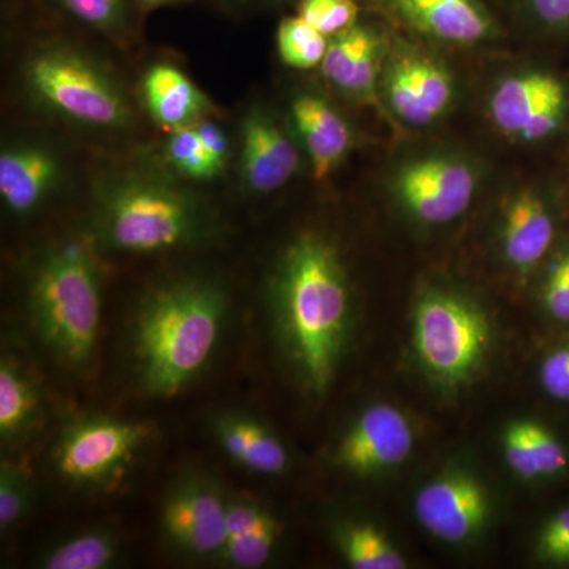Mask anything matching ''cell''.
Segmentation results:
<instances>
[{
    "label": "cell",
    "mask_w": 569,
    "mask_h": 569,
    "mask_svg": "<svg viewBox=\"0 0 569 569\" xmlns=\"http://www.w3.org/2000/svg\"><path fill=\"white\" fill-rule=\"evenodd\" d=\"M284 118L317 181H325L339 170L358 144L355 129L346 116L321 93L296 92L288 102Z\"/></svg>",
    "instance_id": "obj_18"
},
{
    "label": "cell",
    "mask_w": 569,
    "mask_h": 569,
    "mask_svg": "<svg viewBox=\"0 0 569 569\" xmlns=\"http://www.w3.org/2000/svg\"><path fill=\"white\" fill-rule=\"evenodd\" d=\"M415 512L422 529L432 537L458 545L485 529L489 497L477 478L451 471L422 486L415 500Z\"/></svg>",
    "instance_id": "obj_15"
},
{
    "label": "cell",
    "mask_w": 569,
    "mask_h": 569,
    "mask_svg": "<svg viewBox=\"0 0 569 569\" xmlns=\"http://www.w3.org/2000/svg\"><path fill=\"white\" fill-rule=\"evenodd\" d=\"M223 9L233 11H249L260 9H271V7L283 6V3L293 2V0H213ZM298 2V0H296Z\"/></svg>",
    "instance_id": "obj_37"
},
{
    "label": "cell",
    "mask_w": 569,
    "mask_h": 569,
    "mask_svg": "<svg viewBox=\"0 0 569 569\" xmlns=\"http://www.w3.org/2000/svg\"><path fill=\"white\" fill-rule=\"evenodd\" d=\"M482 173L470 157L430 152L411 157L396 168L391 192L417 222L447 224L470 209L481 187Z\"/></svg>",
    "instance_id": "obj_10"
},
{
    "label": "cell",
    "mask_w": 569,
    "mask_h": 569,
    "mask_svg": "<svg viewBox=\"0 0 569 569\" xmlns=\"http://www.w3.org/2000/svg\"><path fill=\"white\" fill-rule=\"evenodd\" d=\"M138 9L156 10L163 9V7L179 6V3L189 2V0H133Z\"/></svg>",
    "instance_id": "obj_38"
},
{
    "label": "cell",
    "mask_w": 569,
    "mask_h": 569,
    "mask_svg": "<svg viewBox=\"0 0 569 569\" xmlns=\"http://www.w3.org/2000/svg\"><path fill=\"white\" fill-rule=\"evenodd\" d=\"M84 28L119 41L129 40L134 29L133 0H54ZM138 9V7H137Z\"/></svg>",
    "instance_id": "obj_27"
},
{
    "label": "cell",
    "mask_w": 569,
    "mask_h": 569,
    "mask_svg": "<svg viewBox=\"0 0 569 569\" xmlns=\"http://www.w3.org/2000/svg\"><path fill=\"white\" fill-rule=\"evenodd\" d=\"M392 39L383 24L361 20L336 33L320 66L325 81L343 99L388 116L381 103L380 80Z\"/></svg>",
    "instance_id": "obj_13"
},
{
    "label": "cell",
    "mask_w": 569,
    "mask_h": 569,
    "mask_svg": "<svg viewBox=\"0 0 569 569\" xmlns=\"http://www.w3.org/2000/svg\"><path fill=\"white\" fill-rule=\"evenodd\" d=\"M302 156L287 118L263 102L246 108L236 142V171L246 192H279L301 171Z\"/></svg>",
    "instance_id": "obj_11"
},
{
    "label": "cell",
    "mask_w": 569,
    "mask_h": 569,
    "mask_svg": "<svg viewBox=\"0 0 569 569\" xmlns=\"http://www.w3.org/2000/svg\"><path fill=\"white\" fill-rule=\"evenodd\" d=\"M413 443L406 415L388 403H377L348 429L337 448V463L358 477H369L406 462Z\"/></svg>",
    "instance_id": "obj_16"
},
{
    "label": "cell",
    "mask_w": 569,
    "mask_h": 569,
    "mask_svg": "<svg viewBox=\"0 0 569 569\" xmlns=\"http://www.w3.org/2000/svg\"><path fill=\"white\" fill-rule=\"evenodd\" d=\"M422 39L455 48L488 44L500 26L482 0H359Z\"/></svg>",
    "instance_id": "obj_12"
},
{
    "label": "cell",
    "mask_w": 569,
    "mask_h": 569,
    "mask_svg": "<svg viewBox=\"0 0 569 569\" xmlns=\"http://www.w3.org/2000/svg\"><path fill=\"white\" fill-rule=\"evenodd\" d=\"M541 296L549 316L569 325V242H565L550 258Z\"/></svg>",
    "instance_id": "obj_32"
},
{
    "label": "cell",
    "mask_w": 569,
    "mask_h": 569,
    "mask_svg": "<svg viewBox=\"0 0 569 569\" xmlns=\"http://www.w3.org/2000/svg\"><path fill=\"white\" fill-rule=\"evenodd\" d=\"M520 21L538 36H569V0H509Z\"/></svg>",
    "instance_id": "obj_29"
},
{
    "label": "cell",
    "mask_w": 569,
    "mask_h": 569,
    "mask_svg": "<svg viewBox=\"0 0 569 569\" xmlns=\"http://www.w3.org/2000/svg\"><path fill=\"white\" fill-rule=\"evenodd\" d=\"M118 539L110 531H84L61 542L41 559L48 569H102L118 559Z\"/></svg>",
    "instance_id": "obj_26"
},
{
    "label": "cell",
    "mask_w": 569,
    "mask_h": 569,
    "mask_svg": "<svg viewBox=\"0 0 569 569\" xmlns=\"http://www.w3.org/2000/svg\"><path fill=\"white\" fill-rule=\"evenodd\" d=\"M31 481L20 466L2 462L0 468V527L9 530L28 512Z\"/></svg>",
    "instance_id": "obj_31"
},
{
    "label": "cell",
    "mask_w": 569,
    "mask_h": 569,
    "mask_svg": "<svg viewBox=\"0 0 569 569\" xmlns=\"http://www.w3.org/2000/svg\"><path fill=\"white\" fill-rule=\"evenodd\" d=\"M21 89L37 111L93 134H122L137 126L121 78L92 52L66 40H44L21 66Z\"/></svg>",
    "instance_id": "obj_4"
},
{
    "label": "cell",
    "mask_w": 569,
    "mask_h": 569,
    "mask_svg": "<svg viewBox=\"0 0 569 569\" xmlns=\"http://www.w3.org/2000/svg\"><path fill=\"white\" fill-rule=\"evenodd\" d=\"M359 0H298V14L331 39L359 21Z\"/></svg>",
    "instance_id": "obj_30"
},
{
    "label": "cell",
    "mask_w": 569,
    "mask_h": 569,
    "mask_svg": "<svg viewBox=\"0 0 569 569\" xmlns=\"http://www.w3.org/2000/svg\"><path fill=\"white\" fill-rule=\"evenodd\" d=\"M531 455L537 463L539 478L559 475L569 466L567 449L559 438L538 422L523 421Z\"/></svg>",
    "instance_id": "obj_33"
},
{
    "label": "cell",
    "mask_w": 569,
    "mask_h": 569,
    "mask_svg": "<svg viewBox=\"0 0 569 569\" xmlns=\"http://www.w3.org/2000/svg\"><path fill=\"white\" fill-rule=\"evenodd\" d=\"M152 430L146 422L108 417L74 419L52 452L59 477L78 488H104L129 470Z\"/></svg>",
    "instance_id": "obj_7"
},
{
    "label": "cell",
    "mask_w": 569,
    "mask_h": 569,
    "mask_svg": "<svg viewBox=\"0 0 569 569\" xmlns=\"http://www.w3.org/2000/svg\"><path fill=\"white\" fill-rule=\"evenodd\" d=\"M337 545L343 559L356 569H403L407 560L370 523L347 522L337 531Z\"/></svg>",
    "instance_id": "obj_25"
},
{
    "label": "cell",
    "mask_w": 569,
    "mask_h": 569,
    "mask_svg": "<svg viewBox=\"0 0 569 569\" xmlns=\"http://www.w3.org/2000/svg\"><path fill=\"white\" fill-rule=\"evenodd\" d=\"M228 500L211 479L187 475L163 498L160 526L176 549L192 557L222 553Z\"/></svg>",
    "instance_id": "obj_14"
},
{
    "label": "cell",
    "mask_w": 569,
    "mask_h": 569,
    "mask_svg": "<svg viewBox=\"0 0 569 569\" xmlns=\"http://www.w3.org/2000/svg\"><path fill=\"white\" fill-rule=\"evenodd\" d=\"M276 44L280 61L284 66L295 70H312L323 62L329 37L296 14L279 22Z\"/></svg>",
    "instance_id": "obj_28"
},
{
    "label": "cell",
    "mask_w": 569,
    "mask_h": 569,
    "mask_svg": "<svg viewBox=\"0 0 569 569\" xmlns=\"http://www.w3.org/2000/svg\"><path fill=\"white\" fill-rule=\"evenodd\" d=\"M539 380L546 395L569 402V346L557 348L546 356L539 369Z\"/></svg>",
    "instance_id": "obj_35"
},
{
    "label": "cell",
    "mask_w": 569,
    "mask_h": 569,
    "mask_svg": "<svg viewBox=\"0 0 569 569\" xmlns=\"http://www.w3.org/2000/svg\"><path fill=\"white\" fill-rule=\"evenodd\" d=\"M490 325L462 296L429 291L415 310L413 343L421 365L441 383L456 387L477 373L489 348Z\"/></svg>",
    "instance_id": "obj_6"
},
{
    "label": "cell",
    "mask_w": 569,
    "mask_h": 569,
    "mask_svg": "<svg viewBox=\"0 0 569 569\" xmlns=\"http://www.w3.org/2000/svg\"><path fill=\"white\" fill-rule=\"evenodd\" d=\"M58 149L39 140H17L0 152V201L14 217L32 216L58 192L63 179Z\"/></svg>",
    "instance_id": "obj_17"
},
{
    "label": "cell",
    "mask_w": 569,
    "mask_h": 569,
    "mask_svg": "<svg viewBox=\"0 0 569 569\" xmlns=\"http://www.w3.org/2000/svg\"><path fill=\"white\" fill-rule=\"evenodd\" d=\"M227 295L204 276L167 280L146 296L133 328V355L141 387L170 397L208 366L222 336Z\"/></svg>",
    "instance_id": "obj_3"
},
{
    "label": "cell",
    "mask_w": 569,
    "mask_h": 569,
    "mask_svg": "<svg viewBox=\"0 0 569 569\" xmlns=\"http://www.w3.org/2000/svg\"><path fill=\"white\" fill-rule=\"evenodd\" d=\"M556 234V206L542 187L526 186L509 198L501 224V250L520 276H529L548 257Z\"/></svg>",
    "instance_id": "obj_19"
},
{
    "label": "cell",
    "mask_w": 569,
    "mask_h": 569,
    "mask_svg": "<svg viewBox=\"0 0 569 569\" xmlns=\"http://www.w3.org/2000/svg\"><path fill=\"white\" fill-rule=\"evenodd\" d=\"M539 559L553 565H569V507L553 515L538 537Z\"/></svg>",
    "instance_id": "obj_34"
},
{
    "label": "cell",
    "mask_w": 569,
    "mask_h": 569,
    "mask_svg": "<svg viewBox=\"0 0 569 569\" xmlns=\"http://www.w3.org/2000/svg\"><path fill=\"white\" fill-rule=\"evenodd\" d=\"M216 216L200 194L162 168H127L97 179L89 239L97 250L149 254L201 244Z\"/></svg>",
    "instance_id": "obj_2"
},
{
    "label": "cell",
    "mask_w": 569,
    "mask_h": 569,
    "mask_svg": "<svg viewBox=\"0 0 569 569\" xmlns=\"http://www.w3.org/2000/svg\"><path fill=\"white\" fill-rule=\"evenodd\" d=\"M140 100L149 118L167 132L217 114L211 97L171 62L146 67L140 78Z\"/></svg>",
    "instance_id": "obj_20"
},
{
    "label": "cell",
    "mask_w": 569,
    "mask_h": 569,
    "mask_svg": "<svg viewBox=\"0 0 569 569\" xmlns=\"http://www.w3.org/2000/svg\"><path fill=\"white\" fill-rule=\"evenodd\" d=\"M96 246L67 241L33 258L28 274L29 310L37 332L70 369L91 362L99 337L102 287Z\"/></svg>",
    "instance_id": "obj_5"
},
{
    "label": "cell",
    "mask_w": 569,
    "mask_h": 569,
    "mask_svg": "<svg viewBox=\"0 0 569 569\" xmlns=\"http://www.w3.org/2000/svg\"><path fill=\"white\" fill-rule=\"evenodd\" d=\"M380 97L391 123L422 129L452 110L458 82L447 62L421 44L395 36L381 73Z\"/></svg>",
    "instance_id": "obj_9"
},
{
    "label": "cell",
    "mask_w": 569,
    "mask_h": 569,
    "mask_svg": "<svg viewBox=\"0 0 569 569\" xmlns=\"http://www.w3.org/2000/svg\"><path fill=\"white\" fill-rule=\"evenodd\" d=\"M505 456L508 466L523 479L539 478L537 463L531 456L523 421L512 422L505 433Z\"/></svg>",
    "instance_id": "obj_36"
},
{
    "label": "cell",
    "mask_w": 569,
    "mask_h": 569,
    "mask_svg": "<svg viewBox=\"0 0 569 569\" xmlns=\"http://www.w3.org/2000/svg\"><path fill=\"white\" fill-rule=\"evenodd\" d=\"M213 432L233 462L253 473L276 477L288 467V452L257 419L244 413H223L213 421Z\"/></svg>",
    "instance_id": "obj_22"
},
{
    "label": "cell",
    "mask_w": 569,
    "mask_h": 569,
    "mask_svg": "<svg viewBox=\"0 0 569 569\" xmlns=\"http://www.w3.org/2000/svg\"><path fill=\"white\" fill-rule=\"evenodd\" d=\"M280 538V523L268 509L249 498L228 500L224 563L239 569H257L271 560Z\"/></svg>",
    "instance_id": "obj_21"
},
{
    "label": "cell",
    "mask_w": 569,
    "mask_h": 569,
    "mask_svg": "<svg viewBox=\"0 0 569 569\" xmlns=\"http://www.w3.org/2000/svg\"><path fill=\"white\" fill-rule=\"evenodd\" d=\"M40 417V396L32 378L11 356L0 362V438L17 445L32 432Z\"/></svg>",
    "instance_id": "obj_23"
},
{
    "label": "cell",
    "mask_w": 569,
    "mask_h": 569,
    "mask_svg": "<svg viewBox=\"0 0 569 569\" xmlns=\"http://www.w3.org/2000/svg\"><path fill=\"white\" fill-rule=\"evenodd\" d=\"M271 296L296 367L312 391L325 392L350 320V287L339 250L323 236H298L276 266Z\"/></svg>",
    "instance_id": "obj_1"
},
{
    "label": "cell",
    "mask_w": 569,
    "mask_h": 569,
    "mask_svg": "<svg viewBox=\"0 0 569 569\" xmlns=\"http://www.w3.org/2000/svg\"><path fill=\"white\" fill-rule=\"evenodd\" d=\"M160 162L162 170L187 183H209L224 174L213 162L194 126L168 132Z\"/></svg>",
    "instance_id": "obj_24"
},
{
    "label": "cell",
    "mask_w": 569,
    "mask_h": 569,
    "mask_svg": "<svg viewBox=\"0 0 569 569\" xmlns=\"http://www.w3.org/2000/svg\"><path fill=\"white\" fill-rule=\"evenodd\" d=\"M490 122L509 141L539 144L569 127V80L542 67L503 74L489 93Z\"/></svg>",
    "instance_id": "obj_8"
}]
</instances>
